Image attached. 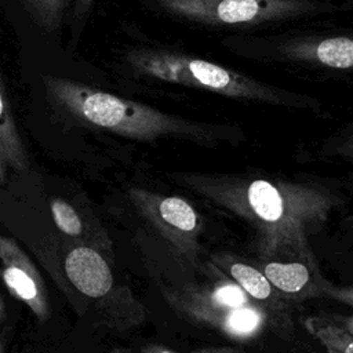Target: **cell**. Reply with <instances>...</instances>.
I'll use <instances>...</instances> for the list:
<instances>
[{"label":"cell","instance_id":"6da1fadb","mask_svg":"<svg viewBox=\"0 0 353 353\" xmlns=\"http://www.w3.org/2000/svg\"><path fill=\"white\" fill-rule=\"evenodd\" d=\"M176 179L252 226L262 259L301 261L317 270L310 239L339 204L331 192L313 183L234 175L182 172Z\"/></svg>","mask_w":353,"mask_h":353},{"label":"cell","instance_id":"7a4b0ae2","mask_svg":"<svg viewBox=\"0 0 353 353\" xmlns=\"http://www.w3.org/2000/svg\"><path fill=\"white\" fill-rule=\"evenodd\" d=\"M43 83L50 101L62 112L77 121L128 139L150 142L179 138L201 145H216L240 134L234 125L189 120L70 79L46 74Z\"/></svg>","mask_w":353,"mask_h":353},{"label":"cell","instance_id":"3957f363","mask_svg":"<svg viewBox=\"0 0 353 353\" xmlns=\"http://www.w3.org/2000/svg\"><path fill=\"white\" fill-rule=\"evenodd\" d=\"M127 62L138 76L150 80L210 91L247 102L296 109L319 108V102L310 95L256 80L245 73L183 51L139 47L127 54Z\"/></svg>","mask_w":353,"mask_h":353},{"label":"cell","instance_id":"277c9868","mask_svg":"<svg viewBox=\"0 0 353 353\" xmlns=\"http://www.w3.org/2000/svg\"><path fill=\"white\" fill-rule=\"evenodd\" d=\"M62 269L68 283L97 317L99 325L128 330L143 320V310L128 287L119 284L101 251L70 240L62 243Z\"/></svg>","mask_w":353,"mask_h":353},{"label":"cell","instance_id":"5b68a950","mask_svg":"<svg viewBox=\"0 0 353 353\" xmlns=\"http://www.w3.org/2000/svg\"><path fill=\"white\" fill-rule=\"evenodd\" d=\"M183 317L214 327L234 339L256 336L273 317L230 277L164 292Z\"/></svg>","mask_w":353,"mask_h":353},{"label":"cell","instance_id":"8992f818","mask_svg":"<svg viewBox=\"0 0 353 353\" xmlns=\"http://www.w3.org/2000/svg\"><path fill=\"white\" fill-rule=\"evenodd\" d=\"M165 14L204 26L250 28L294 21L335 6L321 0H156Z\"/></svg>","mask_w":353,"mask_h":353},{"label":"cell","instance_id":"52a82bcc","mask_svg":"<svg viewBox=\"0 0 353 353\" xmlns=\"http://www.w3.org/2000/svg\"><path fill=\"white\" fill-rule=\"evenodd\" d=\"M128 196L135 208L182 254L190 255L197 248L200 218L196 210L176 196H161L132 188Z\"/></svg>","mask_w":353,"mask_h":353},{"label":"cell","instance_id":"ba28073f","mask_svg":"<svg viewBox=\"0 0 353 353\" xmlns=\"http://www.w3.org/2000/svg\"><path fill=\"white\" fill-rule=\"evenodd\" d=\"M263 54L290 63L353 72V33L287 36L273 41Z\"/></svg>","mask_w":353,"mask_h":353},{"label":"cell","instance_id":"9c48e42d","mask_svg":"<svg viewBox=\"0 0 353 353\" xmlns=\"http://www.w3.org/2000/svg\"><path fill=\"white\" fill-rule=\"evenodd\" d=\"M1 277L8 292L28 306L40 323L50 319L47 287L30 258L14 239L0 234Z\"/></svg>","mask_w":353,"mask_h":353},{"label":"cell","instance_id":"30bf717a","mask_svg":"<svg viewBox=\"0 0 353 353\" xmlns=\"http://www.w3.org/2000/svg\"><path fill=\"white\" fill-rule=\"evenodd\" d=\"M218 269H222L228 276L236 281L254 301L265 306L272 314H276L284 327V320L287 319V302L288 299L280 291H277L262 270L251 263L234 261L229 256H215L212 259Z\"/></svg>","mask_w":353,"mask_h":353},{"label":"cell","instance_id":"8fae6325","mask_svg":"<svg viewBox=\"0 0 353 353\" xmlns=\"http://www.w3.org/2000/svg\"><path fill=\"white\" fill-rule=\"evenodd\" d=\"M259 269L270 284L288 299L323 295L327 285L319 270L301 261H266Z\"/></svg>","mask_w":353,"mask_h":353},{"label":"cell","instance_id":"7c38bea8","mask_svg":"<svg viewBox=\"0 0 353 353\" xmlns=\"http://www.w3.org/2000/svg\"><path fill=\"white\" fill-rule=\"evenodd\" d=\"M50 211L57 229L65 239L90 245L110 256L112 241L101 225L87 222L77 208L59 197L51 199Z\"/></svg>","mask_w":353,"mask_h":353},{"label":"cell","instance_id":"4fadbf2b","mask_svg":"<svg viewBox=\"0 0 353 353\" xmlns=\"http://www.w3.org/2000/svg\"><path fill=\"white\" fill-rule=\"evenodd\" d=\"M29 167V156L15 123L12 108L0 73V183Z\"/></svg>","mask_w":353,"mask_h":353},{"label":"cell","instance_id":"5bb4252c","mask_svg":"<svg viewBox=\"0 0 353 353\" xmlns=\"http://www.w3.org/2000/svg\"><path fill=\"white\" fill-rule=\"evenodd\" d=\"M30 21L47 33L61 28L73 0H14Z\"/></svg>","mask_w":353,"mask_h":353},{"label":"cell","instance_id":"9a60e30c","mask_svg":"<svg viewBox=\"0 0 353 353\" xmlns=\"http://www.w3.org/2000/svg\"><path fill=\"white\" fill-rule=\"evenodd\" d=\"M97 0H73V7H72V18H70V22H72V33L73 36L76 37L81 28L84 26L91 10H92V6L95 4Z\"/></svg>","mask_w":353,"mask_h":353},{"label":"cell","instance_id":"2e32d148","mask_svg":"<svg viewBox=\"0 0 353 353\" xmlns=\"http://www.w3.org/2000/svg\"><path fill=\"white\" fill-rule=\"evenodd\" d=\"M323 295L353 307V287H334L327 283Z\"/></svg>","mask_w":353,"mask_h":353},{"label":"cell","instance_id":"e0dca14e","mask_svg":"<svg viewBox=\"0 0 353 353\" xmlns=\"http://www.w3.org/2000/svg\"><path fill=\"white\" fill-rule=\"evenodd\" d=\"M335 153L343 156V157H349L353 159V134L345 137L343 139L339 141L338 145H335Z\"/></svg>","mask_w":353,"mask_h":353},{"label":"cell","instance_id":"ac0fdd59","mask_svg":"<svg viewBox=\"0 0 353 353\" xmlns=\"http://www.w3.org/2000/svg\"><path fill=\"white\" fill-rule=\"evenodd\" d=\"M334 321L341 324L343 328H346L349 332L353 334V314L352 316H332Z\"/></svg>","mask_w":353,"mask_h":353},{"label":"cell","instance_id":"d6986e66","mask_svg":"<svg viewBox=\"0 0 353 353\" xmlns=\"http://www.w3.org/2000/svg\"><path fill=\"white\" fill-rule=\"evenodd\" d=\"M142 353H174L172 350L164 347V346H159V345H148L142 347Z\"/></svg>","mask_w":353,"mask_h":353},{"label":"cell","instance_id":"ffe728a7","mask_svg":"<svg viewBox=\"0 0 353 353\" xmlns=\"http://www.w3.org/2000/svg\"><path fill=\"white\" fill-rule=\"evenodd\" d=\"M200 353H234V352H229L225 349H208V350H203Z\"/></svg>","mask_w":353,"mask_h":353},{"label":"cell","instance_id":"44dd1931","mask_svg":"<svg viewBox=\"0 0 353 353\" xmlns=\"http://www.w3.org/2000/svg\"><path fill=\"white\" fill-rule=\"evenodd\" d=\"M4 316H6V305H4L3 298L0 296V321L4 319Z\"/></svg>","mask_w":353,"mask_h":353},{"label":"cell","instance_id":"7402d4cb","mask_svg":"<svg viewBox=\"0 0 353 353\" xmlns=\"http://www.w3.org/2000/svg\"><path fill=\"white\" fill-rule=\"evenodd\" d=\"M0 353H3V342H1V338H0Z\"/></svg>","mask_w":353,"mask_h":353}]
</instances>
